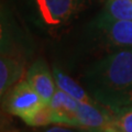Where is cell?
<instances>
[{"label": "cell", "mask_w": 132, "mask_h": 132, "mask_svg": "<svg viewBox=\"0 0 132 132\" xmlns=\"http://www.w3.org/2000/svg\"><path fill=\"white\" fill-rule=\"evenodd\" d=\"M96 28L108 42L119 48H132V21L119 20L102 13L97 18Z\"/></svg>", "instance_id": "277c9868"}, {"label": "cell", "mask_w": 132, "mask_h": 132, "mask_svg": "<svg viewBox=\"0 0 132 132\" xmlns=\"http://www.w3.org/2000/svg\"><path fill=\"white\" fill-rule=\"evenodd\" d=\"M104 13L114 19L132 21V0H105Z\"/></svg>", "instance_id": "30bf717a"}, {"label": "cell", "mask_w": 132, "mask_h": 132, "mask_svg": "<svg viewBox=\"0 0 132 132\" xmlns=\"http://www.w3.org/2000/svg\"><path fill=\"white\" fill-rule=\"evenodd\" d=\"M82 84L110 111L132 105V48H119L94 63L82 76Z\"/></svg>", "instance_id": "6da1fadb"}, {"label": "cell", "mask_w": 132, "mask_h": 132, "mask_svg": "<svg viewBox=\"0 0 132 132\" xmlns=\"http://www.w3.org/2000/svg\"><path fill=\"white\" fill-rule=\"evenodd\" d=\"M23 63L13 55L1 54L0 59V93L3 96L22 77Z\"/></svg>", "instance_id": "ba28073f"}, {"label": "cell", "mask_w": 132, "mask_h": 132, "mask_svg": "<svg viewBox=\"0 0 132 132\" xmlns=\"http://www.w3.org/2000/svg\"><path fill=\"white\" fill-rule=\"evenodd\" d=\"M43 104L46 102L43 101L27 79L19 80L9 89V93H6V111L12 116L21 118L22 120Z\"/></svg>", "instance_id": "7a4b0ae2"}, {"label": "cell", "mask_w": 132, "mask_h": 132, "mask_svg": "<svg viewBox=\"0 0 132 132\" xmlns=\"http://www.w3.org/2000/svg\"><path fill=\"white\" fill-rule=\"evenodd\" d=\"M23 121L28 126L39 128V127H46L52 123V112L48 104L41 105L38 109H35L32 113H30L23 119Z\"/></svg>", "instance_id": "7c38bea8"}, {"label": "cell", "mask_w": 132, "mask_h": 132, "mask_svg": "<svg viewBox=\"0 0 132 132\" xmlns=\"http://www.w3.org/2000/svg\"><path fill=\"white\" fill-rule=\"evenodd\" d=\"M78 128L86 132L102 130L111 126L112 113L109 109L102 106L90 105L86 102H78L77 110Z\"/></svg>", "instance_id": "8992f818"}, {"label": "cell", "mask_w": 132, "mask_h": 132, "mask_svg": "<svg viewBox=\"0 0 132 132\" xmlns=\"http://www.w3.org/2000/svg\"><path fill=\"white\" fill-rule=\"evenodd\" d=\"M28 82L38 93L44 102L48 104L56 92L55 79L53 73L50 72L48 66L43 60H38L32 64L27 72Z\"/></svg>", "instance_id": "52a82bcc"}, {"label": "cell", "mask_w": 132, "mask_h": 132, "mask_svg": "<svg viewBox=\"0 0 132 132\" xmlns=\"http://www.w3.org/2000/svg\"><path fill=\"white\" fill-rule=\"evenodd\" d=\"M53 76H54L55 84L57 86V88L63 90L66 94H68L69 96L75 98L76 100L81 101V102H86V104H90V105L101 106L90 96L87 90L82 88L72 77H69L68 75H66L65 73H63L60 68H57V67L53 68Z\"/></svg>", "instance_id": "9c48e42d"}, {"label": "cell", "mask_w": 132, "mask_h": 132, "mask_svg": "<svg viewBox=\"0 0 132 132\" xmlns=\"http://www.w3.org/2000/svg\"><path fill=\"white\" fill-rule=\"evenodd\" d=\"M43 132H86L85 130L80 129V128H76V127H62V126H55V127H51L45 129Z\"/></svg>", "instance_id": "4fadbf2b"}, {"label": "cell", "mask_w": 132, "mask_h": 132, "mask_svg": "<svg viewBox=\"0 0 132 132\" xmlns=\"http://www.w3.org/2000/svg\"><path fill=\"white\" fill-rule=\"evenodd\" d=\"M41 19L48 27H60L72 20L87 0H34Z\"/></svg>", "instance_id": "3957f363"}, {"label": "cell", "mask_w": 132, "mask_h": 132, "mask_svg": "<svg viewBox=\"0 0 132 132\" xmlns=\"http://www.w3.org/2000/svg\"><path fill=\"white\" fill-rule=\"evenodd\" d=\"M111 126L122 132H132V105L111 111Z\"/></svg>", "instance_id": "8fae6325"}, {"label": "cell", "mask_w": 132, "mask_h": 132, "mask_svg": "<svg viewBox=\"0 0 132 132\" xmlns=\"http://www.w3.org/2000/svg\"><path fill=\"white\" fill-rule=\"evenodd\" d=\"M78 102L79 101L75 98L57 88L54 96L48 102L52 112V123L78 128Z\"/></svg>", "instance_id": "5b68a950"}, {"label": "cell", "mask_w": 132, "mask_h": 132, "mask_svg": "<svg viewBox=\"0 0 132 132\" xmlns=\"http://www.w3.org/2000/svg\"><path fill=\"white\" fill-rule=\"evenodd\" d=\"M90 132H122V131L118 130L117 128H114V127H112V126H109V127H107V128H105V129H102V130L90 131Z\"/></svg>", "instance_id": "5bb4252c"}]
</instances>
